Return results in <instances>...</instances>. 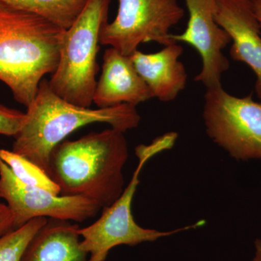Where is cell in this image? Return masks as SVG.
I'll use <instances>...</instances> for the list:
<instances>
[{
	"instance_id": "obj_1",
	"label": "cell",
	"mask_w": 261,
	"mask_h": 261,
	"mask_svg": "<svg viewBox=\"0 0 261 261\" xmlns=\"http://www.w3.org/2000/svg\"><path fill=\"white\" fill-rule=\"evenodd\" d=\"M128 159L124 133L111 127L57 145L50 154L49 176L61 195L85 197L106 208L124 190L123 169Z\"/></svg>"
},
{
	"instance_id": "obj_2",
	"label": "cell",
	"mask_w": 261,
	"mask_h": 261,
	"mask_svg": "<svg viewBox=\"0 0 261 261\" xmlns=\"http://www.w3.org/2000/svg\"><path fill=\"white\" fill-rule=\"evenodd\" d=\"M64 29L0 1V82L28 108L44 75L56 71Z\"/></svg>"
},
{
	"instance_id": "obj_3",
	"label": "cell",
	"mask_w": 261,
	"mask_h": 261,
	"mask_svg": "<svg viewBox=\"0 0 261 261\" xmlns=\"http://www.w3.org/2000/svg\"><path fill=\"white\" fill-rule=\"evenodd\" d=\"M27 119L14 137L13 151L35 163L49 175L53 149L75 130L96 123H107L121 132L137 128L141 117L128 104L91 109L67 102L43 80L37 95L27 108Z\"/></svg>"
},
{
	"instance_id": "obj_4",
	"label": "cell",
	"mask_w": 261,
	"mask_h": 261,
	"mask_svg": "<svg viewBox=\"0 0 261 261\" xmlns=\"http://www.w3.org/2000/svg\"><path fill=\"white\" fill-rule=\"evenodd\" d=\"M111 0H89L79 18L65 30L59 61L49 87L67 102L89 108L97 87L99 37L108 23Z\"/></svg>"
},
{
	"instance_id": "obj_5",
	"label": "cell",
	"mask_w": 261,
	"mask_h": 261,
	"mask_svg": "<svg viewBox=\"0 0 261 261\" xmlns=\"http://www.w3.org/2000/svg\"><path fill=\"white\" fill-rule=\"evenodd\" d=\"M138 166L132 175L128 186L112 205L102 209L100 217L87 227L80 228L81 247L89 254V261H106L113 247L119 245L136 246L142 243L154 242L165 237L203 226L204 220L195 224L169 231H160L142 227L137 224L132 211V201L140 184L142 168L154 152L142 146L135 149Z\"/></svg>"
},
{
	"instance_id": "obj_6",
	"label": "cell",
	"mask_w": 261,
	"mask_h": 261,
	"mask_svg": "<svg viewBox=\"0 0 261 261\" xmlns=\"http://www.w3.org/2000/svg\"><path fill=\"white\" fill-rule=\"evenodd\" d=\"M203 117L211 140L237 161H261V102L231 95L222 86L206 89Z\"/></svg>"
},
{
	"instance_id": "obj_7",
	"label": "cell",
	"mask_w": 261,
	"mask_h": 261,
	"mask_svg": "<svg viewBox=\"0 0 261 261\" xmlns=\"http://www.w3.org/2000/svg\"><path fill=\"white\" fill-rule=\"evenodd\" d=\"M184 16L185 10L177 0H119L116 18L105 25L99 43L128 57L142 43L166 47L175 43L170 30Z\"/></svg>"
},
{
	"instance_id": "obj_8",
	"label": "cell",
	"mask_w": 261,
	"mask_h": 261,
	"mask_svg": "<svg viewBox=\"0 0 261 261\" xmlns=\"http://www.w3.org/2000/svg\"><path fill=\"white\" fill-rule=\"evenodd\" d=\"M0 197L11 212L13 228L36 218L84 222L101 210L94 201L80 196L56 195L19 180L0 159Z\"/></svg>"
},
{
	"instance_id": "obj_9",
	"label": "cell",
	"mask_w": 261,
	"mask_h": 261,
	"mask_svg": "<svg viewBox=\"0 0 261 261\" xmlns=\"http://www.w3.org/2000/svg\"><path fill=\"white\" fill-rule=\"evenodd\" d=\"M185 1L190 15L186 30L181 34H171V39L187 43L200 53L202 67L195 82H200L206 89L222 86V75L230 67L222 51L231 39L215 20L216 0Z\"/></svg>"
},
{
	"instance_id": "obj_10",
	"label": "cell",
	"mask_w": 261,
	"mask_h": 261,
	"mask_svg": "<svg viewBox=\"0 0 261 261\" xmlns=\"http://www.w3.org/2000/svg\"><path fill=\"white\" fill-rule=\"evenodd\" d=\"M214 18L231 37V58L255 73V94L261 100V27L252 0H216Z\"/></svg>"
},
{
	"instance_id": "obj_11",
	"label": "cell",
	"mask_w": 261,
	"mask_h": 261,
	"mask_svg": "<svg viewBox=\"0 0 261 261\" xmlns=\"http://www.w3.org/2000/svg\"><path fill=\"white\" fill-rule=\"evenodd\" d=\"M102 73L97 81L93 102L98 108L128 104L137 106L153 97L148 86L136 70L130 57L113 47L105 51Z\"/></svg>"
},
{
	"instance_id": "obj_12",
	"label": "cell",
	"mask_w": 261,
	"mask_h": 261,
	"mask_svg": "<svg viewBox=\"0 0 261 261\" xmlns=\"http://www.w3.org/2000/svg\"><path fill=\"white\" fill-rule=\"evenodd\" d=\"M183 53V47L175 42L155 53L145 54L137 50L130 56L153 97L162 102H170L186 87V68L178 61Z\"/></svg>"
},
{
	"instance_id": "obj_13",
	"label": "cell",
	"mask_w": 261,
	"mask_h": 261,
	"mask_svg": "<svg viewBox=\"0 0 261 261\" xmlns=\"http://www.w3.org/2000/svg\"><path fill=\"white\" fill-rule=\"evenodd\" d=\"M80 226L68 221L48 219L31 240L20 261H89L81 247Z\"/></svg>"
},
{
	"instance_id": "obj_14",
	"label": "cell",
	"mask_w": 261,
	"mask_h": 261,
	"mask_svg": "<svg viewBox=\"0 0 261 261\" xmlns=\"http://www.w3.org/2000/svg\"><path fill=\"white\" fill-rule=\"evenodd\" d=\"M47 19L67 30L82 13L89 0H0Z\"/></svg>"
},
{
	"instance_id": "obj_15",
	"label": "cell",
	"mask_w": 261,
	"mask_h": 261,
	"mask_svg": "<svg viewBox=\"0 0 261 261\" xmlns=\"http://www.w3.org/2000/svg\"><path fill=\"white\" fill-rule=\"evenodd\" d=\"M0 159L10 168L20 181L31 186L39 187L54 194L61 195V188L42 168L13 150L0 149Z\"/></svg>"
},
{
	"instance_id": "obj_16",
	"label": "cell",
	"mask_w": 261,
	"mask_h": 261,
	"mask_svg": "<svg viewBox=\"0 0 261 261\" xmlns=\"http://www.w3.org/2000/svg\"><path fill=\"white\" fill-rule=\"evenodd\" d=\"M47 221V218H36L0 236V261L21 260L31 240Z\"/></svg>"
},
{
	"instance_id": "obj_17",
	"label": "cell",
	"mask_w": 261,
	"mask_h": 261,
	"mask_svg": "<svg viewBox=\"0 0 261 261\" xmlns=\"http://www.w3.org/2000/svg\"><path fill=\"white\" fill-rule=\"evenodd\" d=\"M27 119V113L0 104V135L15 137Z\"/></svg>"
},
{
	"instance_id": "obj_18",
	"label": "cell",
	"mask_w": 261,
	"mask_h": 261,
	"mask_svg": "<svg viewBox=\"0 0 261 261\" xmlns=\"http://www.w3.org/2000/svg\"><path fill=\"white\" fill-rule=\"evenodd\" d=\"M13 229V219L11 212L7 205L0 202V236Z\"/></svg>"
},
{
	"instance_id": "obj_19",
	"label": "cell",
	"mask_w": 261,
	"mask_h": 261,
	"mask_svg": "<svg viewBox=\"0 0 261 261\" xmlns=\"http://www.w3.org/2000/svg\"><path fill=\"white\" fill-rule=\"evenodd\" d=\"M254 256L252 261H261V239H256L254 242Z\"/></svg>"
},
{
	"instance_id": "obj_20",
	"label": "cell",
	"mask_w": 261,
	"mask_h": 261,
	"mask_svg": "<svg viewBox=\"0 0 261 261\" xmlns=\"http://www.w3.org/2000/svg\"><path fill=\"white\" fill-rule=\"evenodd\" d=\"M254 12L261 27V0H252Z\"/></svg>"
}]
</instances>
